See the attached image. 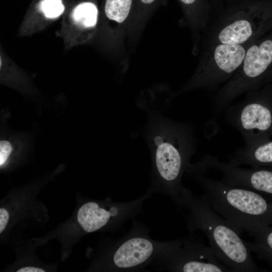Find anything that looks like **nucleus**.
Returning a JSON list of instances; mask_svg holds the SVG:
<instances>
[{"label": "nucleus", "instance_id": "nucleus-11", "mask_svg": "<svg viewBox=\"0 0 272 272\" xmlns=\"http://www.w3.org/2000/svg\"><path fill=\"white\" fill-rule=\"evenodd\" d=\"M182 9L183 23L190 30L193 39V52L197 54L202 36L212 16L209 0H178Z\"/></svg>", "mask_w": 272, "mask_h": 272}, {"label": "nucleus", "instance_id": "nucleus-16", "mask_svg": "<svg viewBox=\"0 0 272 272\" xmlns=\"http://www.w3.org/2000/svg\"><path fill=\"white\" fill-rule=\"evenodd\" d=\"M74 22L84 28L94 27L98 18V9L96 5L91 2H83L77 6L72 13Z\"/></svg>", "mask_w": 272, "mask_h": 272}, {"label": "nucleus", "instance_id": "nucleus-2", "mask_svg": "<svg viewBox=\"0 0 272 272\" xmlns=\"http://www.w3.org/2000/svg\"><path fill=\"white\" fill-rule=\"evenodd\" d=\"M181 207L182 211L184 208L188 210V230L203 231L214 254L221 262L233 271H258L246 242L225 219L218 214L206 194L195 195L184 187Z\"/></svg>", "mask_w": 272, "mask_h": 272}, {"label": "nucleus", "instance_id": "nucleus-9", "mask_svg": "<svg viewBox=\"0 0 272 272\" xmlns=\"http://www.w3.org/2000/svg\"><path fill=\"white\" fill-rule=\"evenodd\" d=\"M149 231L148 228L133 221L132 229L118 242L112 254L115 268L122 271L141 270L157 259L170 241L155 240L149 236Z\"/></svg>", "mask_w": 272, "mask_h": 272}, {"label": "nucleus", "instance_id": "nucleus-5", "mask_svg": "<svg viewBox=\"0 0 272 272\" xmlns=\"http://www.w3.org/2000/svg\"><path fill=\"white\" fill-rule=\"evenodd\" d=\"M272 84V29L255 41L231 78L215 93L211 100L213 116L217 118L240 95Z\"/></svg>", "mask_w": 272, "mask_h": 272}, {"label": "nucleus", "instance_id": "nucleus-6", "mask_svg": "<svg viewBox=\"0 0 272 272\" xmlns=\"http://www.w3.org/2000/svg\"><path fill=\"white\" fill-rule=\"evenodd\" d=\"M246 94L241 102L225 109V116L242 135L244 147L250 148L272 137V84Z\"/></svg>", "mask_w": 272, "mask_h": 272}, {"label": "nucleus", "instance_id": "nucleus-10", "mask_svg": "<svg viewBox=\"0 0 272 272\" xmlns=\"http://www.w3.org/2000/svg\"><path fill=\"white\" fill-rule=\"evenodd\" d=\"M200 167L206 172L217 170L223 174L222 181L229 184L256 191L272 198V170L261 167L245 169L229 162H221L216 156L205 155Z\"/></svg>", "mask_w": 272, "mask_h": 272}, {"label": "nucleus", "instance_id": "nucleus-17", "mask_svg": "<svg viewBox=\"0 0 272 272\" xmlns=\"http://www.w3.org/2000/svg\"><path fill=\"white\" fill-rule=\"evenodd\" d=\"M39 7L43 16L48 19L59 17L65 9L62 0H42Z\"/></svg>", "mask_w": 272, "mask_h": 272}, {"label": "nucleus", "instance_id": "nucleus-4", "mask_svg": "<svg viewBox=\"0 0 272 272\" xmlns=\"http://www.w3.org/2000/svg\"><path fill=\"white\" fill-rule=\"evenodd\" d=\"M271 29L272 0H225L203 35V47L247 43Z\"/></svg>", "mask_w": 272, "mask_h": 272}, {"label": "nucleus", "instance_id": "nucleus-12", "mask_svg": "<svg viewBox=\"0 0 272 272\" xmlns=\"http://www.w3.org/2000/svg\"><path fill=\"white\" fill-rule=\"evenodd\" d=\"M229 163L252 167L272 166V140L250 148H241L229 156Z\"/></svg>", "mask_w": 272, "mask_h": 272}, {"label": "nucleus", "instance_id": "nucleus-3", "mask_svg": "<svg viewBox=\"0 0 272 272\" xmlns=\"http://www.w3.org/2000/svg\"><path fill=\"white\" fill-rule=\"evenodd\" d=\"M206 192L214 209L241 235L272 225V199L256 191L216 180L199 172L186 173Z\"/></svg>", "mask_w": 272, "mask_h": 272}, {"label": "nucleus", "instance_id": "nucleus-21", "mask_svg": "<svg viewBox=\"0 0 272 272\" xmlns=\"http://www.w3.org/2000/svg\"><path fill=\"white\" fill-rule=\"evenodd\" d=\"M17 272H44L45 270L43 269L33 267V266H26L24 267H22L19 269H18Z\"/></svg>", "mask_w": 272, "mask_h": 272}, {"label": "nucleus", "instance_id": "nucleus-8", "mask_svg": "<svg viewBox=\"0 0 272 272\" xmlns=\"http://www.w3.org/2000/svg\"><path fill=\"white\" fill-rule=\"evenodd\" d=\"M155 262L162 269L171 271H233L217 259L211 247L191 237L170 241Z\"/></svg>", "mask_w": 272, "mask_h": 272}, {"label": "nucleus", "instance_id": "nucleus-18", "mask_svg": "<svg viewBox=\"0 0 272 272\" xmlns=\"http://www.w3.org/2000/svg\"><path fill=\"white\" fill-rule=\"evenodd\" d=\"M17 142L13 137L3 138L0 141V165L2 167L10 156L19 148Z\"/></svg>", "mask_w": 272, "mask_h": 272}, {"label": "nucleus", "instance_id": "nucleus-19", "mask_svg": "<svg viewBox=\"0 0 272 272\" xmlns=\"http://www.w3.org/2000/svg\"><path fill=\"white\" fill-rule=\"evenodd\" d=\"M9 219L8 211L4 209H0V233L5 230Z\"/></svg>", "mask_w": 272, "mask_h": 272}, {"label": "nucleus", "instance_id": "nucleus-20", "mask_svg": "<svg viewBox=\"0 0 272 272\" xmlns=\"http://www.w3.org/2000/svg\"><path fill=\"white\" fill-rule=\"evenodd\" d=\"M212 7V16L216 14L222 8L225 0H209Z\"/></svg>", "mask_w": 272, "mask_h": 272}, {"label": "nucleus", "instance_id": "nucleus-7", "mask_svg": "<svg viewBox=\"0 0 272 272\" xmlns=\"http://www.w3.org/2000/svg\"><path fill=\"white\" fill-rule=\"evenodd\" d=\"M255 41L243 44H216L203 47L195 72L174 96L198 89L217 92L239 67L247 50Z\"/></svg>", "mask_w": 272, "mask_h": 272}, {"label": "nucleus", "instance_id": "nucleus-15", "mask_svg": "<svg viewBox=\"0 0 272 272\" xmlns=\"http://www.w3.org/2000/svg\"><path fill=\"white\" fill-rule=\"evenodd\" d=\"M167 0H136L131 18L130 30L131 34L139 31L140 27L159 6Z\"/></svg>", "mask_w": 272, "mask_h": 272}, {"label": "nucleus", "instance_id": "nucleus-14", "mask_svg": "<svg viewBox=\"0 0 272 272\" xmlns=\"http://www.w3.org/2000/svg\"><path fill=\"white\" fill-rule=\"evenodd\" d=\"M250 235L254 237V241L246 242L249 250L268 262L272 261V225L260 229Z\"/></svg>", "mask_w": 272, "mask_h": 272}, {"label": "nucleus", "instance_id": "nucleus-22", "mask_svg": "<svg viewBox=\"0 0 272 272\" xmlns=\"http://www.w3.org/2000/svg\"><path fill=\"white\" fill-rule=\"evenodd\" d=\"M268 262L270 263V265H272V261H269Z\"/></svg>", "mask_w": 272, "mask_h": 272}, {"label": "nucleus", "instance_id": "nucleus-13", "mask_svg": "<svg viewBox=\"0 0 272 272\" xmlns=\"http://www.w3.org/2000/svg\"><path fill=\"white\" fill-rule=\"evenodd\" d=\"M136 0H105L104 12L106 18L124 33L129 26Z\"/></svg>", "mask_w": 272, "mask_h": 272}, {"label": "nucleus", "instance_id": "nucleus-1", "mask_svg": "<svg viewBox=\"0 0 272 272\" xmlns=\"http://www.w3.org/2000/svg\"><path fill=\"white\" fill-rule=\"evenodd\" d=\"M151 152V184L154 193L170 197L182 211V176L196 152V139L188 123L170 120L157 113L150 116L146 132Z\"/></svg>", "mask_w": 272, "mask_h": 272}]
</instances>
